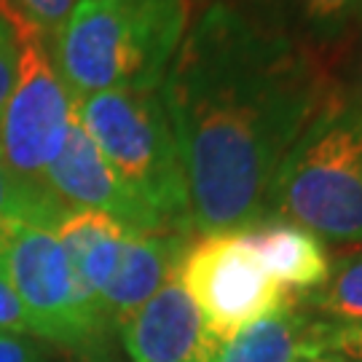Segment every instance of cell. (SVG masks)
Returning a JSON list of instances; mask_svg holds the SVG:
<instances>
[{"instance_id":"cell-1","label":"cell","mask_w":362,"mask_h":362,"mask_svg":"<svg viewBox=\"0 0 362 362\" xmlns=\"http://www.w3.org/2000/svg\"><path fill=\"white\" fill-rule=\"evenodd\" d=\"M330 78L306 43L226 0L199 13L158 86L194 231L242 233L272 215L276 175Z\"/></svg>"},{"instance_id":"cell-2","label":"cell","mask_w":362,"mask_h":362,"mask_svg":"<svg viewBox=\"0 0 362 362\" xmlns=\"http://www.w3.org/2000/svg\"><path fill=\"white\" fill-rule=\"evenodd\" d=\"M188 30V0H81L49 54L73 103L158 91Z\"/></svg>"},{"instance_id":"cell-3","label":"cell","mask_w":362,"mask_h":362,"mask_svg":"<svg viewBox=\"0 0 362 362\" xmlns=\"http://www.w3.org/2000/svg\"><path fill=\"white\" fill-rule=\"evenodd\" d=\"M269 218L293 220L320 239L362 245V116L333 86L276 175Z\"/></svg>"},{"instance_id":"cell-4","label":"cell","mask_w":362,"mask_h":362,"mask_svg":"<svg viewBox=\"0 0 362 362\" xmlns=\"http://www.w3.org/2000/svg\"><path fill=\"white\" fill-rule=\"evenodd\" d=\"M73 110L118 180L164 231H194L185 169L158 91H105L73 103Z\"/></svg>"},{"instance_id":"cell-5","label":"cell","mask_w":362,"mask_h":362,"mask_svg":"<svg viewBox=\"0 0 362 362\" xmlns=\"http://www.w3.org/2000/svg\"><path fill=\"white\" fill-rule=\"evenodd\" d=\"M0 272L22 300L33 336L73 351L105 344L110 322L76 279L52 226L16 220L0 228Z\"/></svg>"},{"instance_id":"cell-6","label":"cell","mask_w":362,"mask_h":362,"mask_svg":"<svg viewBox=\"0 0 362 362\" xmlns=\"http://www.w3.org/2000/svg\"><path fill=\"white\" fill-rule=\"evenodd\" d=\"M16 33L22 52L16 83L0 113V164L30 199L62 218L65 209L49 194L46 172L67 140L73 97L57 73L43 38L22 27H16Z\"/></svg>"},{"instance_id":"cell-7","label":"cell","mask_w":362,"mask_h":362,"mask_svg":"<svg viewBox=\"0 0 362 362\" xmlns=\"http://www.w3.org/2000/svg\"><path fill=\"white\" fill-rule=\"evenodd\" d=\"M175 276L194 298L207 330L220 344L279 311L293 298L263 272L245 236L233 231L207 233L188 242Z\"/></svg>"},{"instance_id":"cell-8","label":"cell","mask_w":362,"mask_h":362,"mask_svg":"<svg viewBox=\"0 0 362 362\" xmlns=\"http://www.w3.org/2000/svg\"><path fill=\"white\" fill-rule=\"evenodd\" d=\"M46 188L65 212L94 209L110 215L134 233H167L153 212L118 180L89 132L81 127L76 110L65 145L46 172Z\"/></svg>"},{"instance_id":"cell-9","label":"cell","mask_w":362,"mask_h":362,"mask_svg":"<svg viewBox=\"0 0 362 362\" xmlns=\"http://www.w3.org/2000/svg\"><path fill=\"white\" fill-rule=\"evenodd\" d=\"M118 336L132 362H215L223 349L177 276L118 325Z\"/></svg>"},{"instance_id":"cell-10","label":"cell","mask_w":362,"mask_h":362,"mask_svg":"<svg viewBox=\"0 0 362 362\" xmlns=\"http://www.w3.org/2000/svg\"><path fill=\"white\" fill-rule=\"evenodd\" d=\"M185 247H188V236H177V233H129L127 236L116 274L100 298V306L110 327L118 330V325L140 309L145 300H151L161 290V285L175 276Z\"/></svg>"},{"instance_id":"cell-11","label":"cell","mask_w":362,"mask_h":362,"mask_svg":"<svg viewBox=\"0 0 362 362\" xmlns=\"http://www.w3.org/2000/svg\"><path fill=\"white\" fill-rule=\"evenodd\" d=\"M242 236L263 272L287 293H314L330 276V255L325 242L293 220L266 218L242 231Z\"/></svg>"},{"instance_id":"cell-12","label":"cell","mask_w":362,"mask_h":362,"mask_svg":"<svg viewBox=\"0 0 362 362\" xmlns=\"http://www.w3.org/2000/svg\"><path fill=\"white\" fill-rule=\"evenodd\" d=\"M327 320H314L298 311L290 298L279 311L247 325L223 344L215 362H303L330 354Z\"/></svg>"},{"instance_id":"cell-13","label":"cell","mask_w":362,"mask_h":362,"mask_svg":"<svg viewBox=\"0 0 362 362\" xmlns=\"http://www.w3.org/2000/svg\"><path fill=\"white\" fill-rule=\"evenodd\" d=\"M54 233L73 266L76 279L86 290V296L100 306L105 287L110 285L118 269L124 242L134 231L124 228L118 220H113L105 212L70 209L54 226Z\"/></svg>"},{"instance_id":"cell-14","label":"cell","mask_w":362,"mask_h":362,"mask_svg":"<svg viewBox=\"0 0 362 362\" xmlns=\"http://www.w3.org/2000/svg\"><path fill=\"white\" fill-rule=\"evenodd\" d=\"M306 300L330 317V322H362V245L330 260L327 282L309 293Z\"/></svg>"},{"instance_id":"cell-15","label":"cell","mask_w":362,"mask_h":362,"mask_svg":"<svg viewBox=\"0 0 362 362\" xmlns=\"http://www.w3.org/2000/svg\"><path fill=\"white\" fill-rule=\"evenodd\" d=\"M296 11L320 46L338 43L362 25V0H296Z\"/></svg>"},{"instance_id":"cell-16","label":"cell","mask_w":362,"mask_h":362,"mask_svg":"<svg viewBox=\"0 0 362 362\" xmlns=\"http://www.w3.org/2000/svg\"><path fill=\"white\" fill-rule=\"evenodd\" d=\"M78 3L81 0H0V11L16 27L35 33L46 46H52L54 38L65 30Z\"/></svg>"},{"instance_id":"cell-17","label":"cell","mask_w":362,"mask_h":362,"mask_svg":"<svg viewBox=\"0 0 362 362\" xmlns=\"http://www.w3.org/2000/svg\"><path fill=\"white\" fill-rule=\"evenodd\" d=\"M16 220H33V223H43V226H57L59 218L49 212L46 207H40L35 199L19 188V182L13 180L6 172V167L0 164V228L11 226Z\"/></svg>"},{"instance_id":"cell-18","label":"cell","mask_w":362,"mask_h":362,"mask_svg":"<svg viewBox=\"0 0 362 362\" xmlns=\"http://www.w3.org/2000/svg\"><path fill=\"white\" fill-rule=\"evenodd\" d=\"M19 52H22V40L13 22L0 11V113L11 97V89L16 83L19 73Z\"/></svg>"},{"instance_id":"cell-19","label":"cell","mask_w":362,"mask_h":362,"mask_svg":"<svg viewBox=\"0 0 362 362\" xmlns=\"http://www.w3.org/2000/svg\"><path fill=\"white\" fill-rule=\"evenodd\" d=\"M354 33H357V40H354V52L349 54L346 73L330 78V86L341 103L362 116V25Z\"/></svg>"},{"instance_id":"cell-20","label":"cell","mask_w":362,"mask_h":362,"mask_svg":"<svg viewBox=\"0 0 362 362\" xmlns=\"http://www.w3.org/2000/svg\"><path fill=\"white\" fill-rule=\"evenodd\" d=\"M327 349L344 362H362V322L327 325Z\"/></svg>"},{"instance_id":"cell-21","label":"cell","mask_w":362,"mask_h":362,"mask_svg":"<svg viewBox=\"0 0 362 362\" xmlns=\"http://www.w3.org/2000/svg\"><path fill=\"white\" fill-rule=\"evenodd\" d=\"M0 330L6 333H33V325L27 317L25 306L19 296L13 293L11 282L6 279V274L0 272Z\"/></svg>"},{"instance_id":"cell-22","label":"cell","mask_w":362,"mask_h":362,"mask_svg":"<svg viewBox=\"0 0 362 362\" xmlns=\"http://www.w3.org/2000/svg\"><path fill=\"white\" fill-rule=\"evenodd\" d=\"M0 362H40V349L33 338L0 330Z\"/></svg>"},{"instance_id":"cell-23","label":"cell","mask_w":362,"mask_h":362,"mask_svg":"<svg viewBox=\"0 0 362 362\" xmlns=\"http://www.w3.org/2000/svg\"><path fill=\"white\" fill-rule=\"evenodd\" d=\"M303 362H344V360H341V357H336V354L330 351V354H325V357H317V360H303Z\"/></svg>"}]
</instances>
